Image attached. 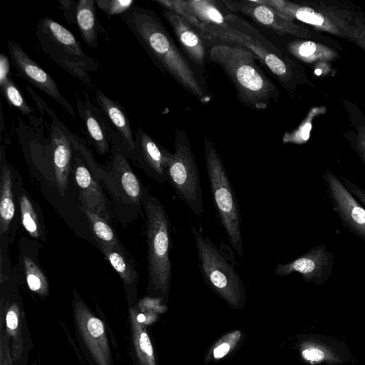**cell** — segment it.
I'll return each mask as SVG.
<instances>
[{
  "instance_id": "1",
  "label": "cell",
  "mask_w": 365,
  "mask_h": 365,
  "mask_svg": "<svg viewBox=\"0 0 365 365\" xmlns=\"http://www.w3.org/2000/svg\"><path fill=\"white\" fill-rule=\"evenodd\" d=\"M121 19L165 74L202 103L211 100L209 91L199 81L192 67L155 11L133 5Z\"/></svg>"
},
{
  "instance_id": "2",
  "label": "cell",
  "mask_w": 365,
  "mask_h": 365,
  "mask_svg": "<svg viewBox=\"0 0 365 365\" xmlns=\"http://www.w3.org/2000/svg\"><path fill=\"white\" fill-rule=\"evenodd\" d=\"M208 55L230 78L238 100L246 107L266 110L278 101L279 89L265 73L257 57L248 49L216 42L210 46Z\"/></svg>"
},
{
  "instance_id": "3",
  "label": "cell",
  "mask_w": 365,
  "mask_h": 365,
  "mask_svg": "<svg viewBox=\"0 0 365 365\" xmlns=\"http://www.w3.org/2000/svg\"><path fill=\"white\" fill-rule=\"evenodd\" d=\"M227 23L228 27L205 24L193 26L210 46L223 42L237 44L250 51L289 92H293L304 80L299 67L244 19L229 11Z\"/></svg>"
},
{
  "instance_id": "4",
  "label": "cell",
  "mask_w": 365,
  "mask_h": 365,
  "mask_svg": "<svg viewBox=\"0 0 365 365\" xmlns=\"http://www.w3.org/2000/svg\"><path fill=\"white\" fill-rule=\"evenodd\" d=\"M147 244V292L167 299L170 287L172 264L170 259L171 225L160 200L148 190L143 202Z\"/></svg>"
},
{
  "instance_id": "5",
  "label": "cell",
  "mask_w": 365,
  "mask_h": 365,
  "mask_svg": "<svg viewBox=\"0 0 365 365\" xmlns=\"http://www.w3.org/2000/svg\"><path fill=\"white\" fill-rule=\"evenodd\" d=\"M191 232L204 280L230 306L241 307L245 300V286L236 268L233 249L225 243L217 247L195 226L191 227Z\"/></svg>"
},
{
  "instance_id": "6",
  "label": "cell",
  "mask_w": 365,
  "mask_h": 365,
  "mask_svg": "<svg viewBox=\"0 0 365 365\" xmlns=\"http://www.w3.org/2000/svg\"><path fill=\"white\" fill-rule=\"evenodd\" d=\"M204 155L213 204L231 247L243 257L241 215L237 198L222 160L212 140L204 138Z\"/></svg>"
},
{
  "instance_id": "7",
  "label": "cell",
  "mask_w": 365,
  "mask_h": 365,
  "mask_svg": "<svg viewBox=\"0 0 365 365\" xmlns=\"http://www.w3.org/2000/svg\"><path fill=\"white\" fill-rule=\"evenodd\" d=\"M36 36L41 50L53 61L85 84L92 85L88 72L96 71L98 65L68 29L44 17L36 25Z\"/></svg>"
},
{
  "instance_id": "8",
  "label": "cell",
  "mask_w": 365,
  "mask_h": 365,
  "mask_svg": "<svg viewBox=\"0 0 365 365\" xmlns=\"http://www.w3.org/2000/svg\"><path fill=\"white\" fill-rule=\"evenodd\" d=\"M174 145L166 168L168 182L188 208L201 217L205 212L199 170L185 131L176 130Z\"/></svg>"
},
{
  "instance_id": "9",
  "label": "cell",
  "mask_w": 365,
  "mask_h": 365,
  "mask_svg": "<svg viewBox=\"0 0 365 365\" xmlns=\"http://www.w3.org/2000/svg\"><path fill=\"white\" fill-rule=\"evenodd\" d=\"M76 339L91 365H113L104 322L85 303L76 289L71 302Z\"/></svg>"
},
{
  "instance_id": "10",
  "label": "cell",
  "mask_w": 365,
  "mask_h": 365,
  "mask_svg": "<svg viewBox=\"0 0 365 365\" xmlns=\"http://www.w3.org/2000/svg\"><path fill=\"white\" fill-rule=\"evenodd\" d=\"M0 330L7 336L15 365H27L34 347L26 313L16 285L1 287Z\"/></svg>"
},
{
  "instance_id": "11",
  "label": "cell",
  "mask_w": 365,
  "mask_h": 365,
  "mask_svg": "<svg viewBox=\"0 0 365 365\" xmlns=\"http://www.w3.org/2000/svg\"><path fill=\"white\" fill-rule=\"evenodd\" d=\"M108 171L115 183L113 206L115 219L127 225L143 214V202L148 188L143 186L125 155L117 148L113 149Z\"/></svg>"
},
{
  "instance_id": "12",
  "label": "cell",
  "mask_w": 365,
  "mask_h": 365,
  "mask_svg": "<svg viewBox=\"0 0 365 365\" xmlns=\"http://www.w3.org/2000/svg\"><path fill=\"white\" fill-rule=\"evenodd\" d=\"M262 1L291 21L297 19L317 29L352 40L357 38L359 28L351 24L348 14L336 7L309 6L285 0Z\"/></svg>"
},
{
  "instance_id": "13",
  "label": "cell",
  "mask_w": 365,
  "mask_h": 365,
  "mask_svg": "<svg viewBox=\"0 0 365 365\" xmlns=\"http://www.w3.org/2000/svg\"><path fill=\"white\" fill-rule=\"evenodd\" d=\"M326 195L342 226L365 242V207L329 169L322 173Z\"/></svg>"
},
{
  "instance_id": "14",
  "label": "cell",
  "mask_w": 365,
  "mask_h": 365,
  "mask_svg": "<svg viewBox=\"0 0 365 365\" xmlns=\"http://www.w3.org/2000/svg\"><path fill=\"white\" fill-rule=\"evenodd\" d=\"M221 2L230 12L245 16L278 34L299 38L312 36L309 30L281 15L262 0H222Z\"/></svg>"
},
{
  "instance_id": "15",
  "label": "cell",
  "mask_w": 365,
  "mask_h": 365,
  "mask_svg": "<svg viewBox=\"0 0 365 365\" xmlns=\"http://www.w3.org/2000/svg\"><path fill=\"white\" fill-rule=\"evenodd\" d=\"M334 264V255L324 244L311 248L288 263H278L274 273L278 277L298 273L304 281L319 284L331 275Z\"/></svg>"
},
{
  "instance_id": "16",
  "label": "cell",
  "mask_w": 365,
  "mask_h": 365,
  "mask_svg": "<svg viewBox=\"0 0 365 365\" xmlns=\"http://www.w3.org/2000/svg\"><path fill=\"white\" fill-rule=\"evenodd\" d=\"M8 51L12 65L21 77L51 97L71 117H76L73 107L63 97L53 78L46 71L31 59L18 43L9 41Z\"/></svg>"
},
{
  "instance_id": "17",
  "label": "cell",
  "mask_w": 365,
  "mask_h": 365,
  "mask_svg": "<svg viewBox=\"0 0 365 365\" xmlns=\"http://www.w3.org/2000/svg\"><path fill=\"white\" fill-rule=\"evenodd\" d=\"M75 150L73 175L81 205L112 224L116 220L113 204L107 198L98 180L86 165L80 152Z\"/></svg>"
},
{
  "instance_id": "18",
  "label": "cell",
  "mask_w": 365,
  "mask_h": 365,
  "mask_svg": "<svg viewBox=\"0 0 365 365\" xmlns=\"http://www.w3.org/2000/svg\"><path fill=\"white\" fill-rule=\"evenodd\" d=\"M163 9L175 12L192 26L205 24L228 27V10L221 1L214 0H156Z\"/></svg>"
},
{
  "instance_id": "19",
  "label": "cell",
  "mask_w": 365,
  "mask_h": 365,
  "mask_svg": "<svg viewBox=\"0 0 365 365\" xmlns=\"http://www.w3.org/2000/svg\"><path fill=\"white\" fill-rule=\"evenodd\" d=\"M135 160L145 173L158 182L168 181L166 168L173 155L140 127L135 133Z\"/></svg>"
},
{
  "instance_id": "20",
  "label": "cell",
  "mask_w": 365,
  "mask_h": 365,
  "mask_svg": "<svg viewBox=\"0 0 365 365\" xmlns=\"http://www.w3.org/2000/svg\"><path fill=\"white\" fill-rule=\"evenodd\" d=\"M53 121L51 125L50 135L54 181L59 194L64 197L68 185L71 170L73 145L66 128L52 113Z\"/></svg>"
},
{
  "instance_id": "21",
  "label": "cell",
  "mask_w": 365,
  "mask_h": 365,
  "mask_svg": "<svg viewBox=\"0 0 365 365\" xmlns=\"http://www.w3.org/2000/svg\"><path fill=\"white\" fill-rule=\"evenodd\" d=\"M162 14L188 58L197 66H205L209 44L200 31L174 11L163 9Z\"/></svg>"
},
{
  "instance_id": "22",
  "label": "cell",
  "mask_w": 365,
  "mask_h": 365,
  "mask_svg": "<svg viewBox=\"0 0 365 365\" xmlns=\"http://www.w3.org/2000/svg\"><path fill=\"white\" fill-rule=\"evenodd\" d=\"M98 245L107 260L119 274L129 306L134 305L137 299L139 274L131 255L124 247H113L102 243Z\"/></svg>"
},
{
  "instance_id": "23",
  "label": "cell",
  "mask_w": 365,
  "mask_h": 365,
  "mask_svg": "<svg viewBox=\"0 0 365 365\" xmlns=\"http://www.w3.org/2000/svg\"><path fill=\"white\" fill-rule=\"evenodd\" d=\"M95 95L101 111L119 133L131 159L135 162V137L125 109L118 102L110 99L99 89H96Z\"/></svg>"
},
{
  "instance_id": "24",
  "label": "cell",
  "mask_w": 365,
  "mask_h": 365,
  "mask_svg": "<svg viewBox=\"0 0 365 365\" xmlns=\"http://www.w3.org/2000/svg\"><path fill=\"white\" fill-rule=\"evenodd\" d=\"M128 321L132 352L137 365H157L149 334L134 305L129 306Z\"/></svg>"
},
{
  "instance_id": "25",
  "label": "cell",
  "mask_w": 365,
  "mask_h": 365,
  "mask_svg": "<svg viewBox=\"0 0 365 365\" xmlns=\"http://www.w3.org/2000/svg\"><path fill=\"white\" fill-rule=\"evenodd\" d=\"M8 163L1 160L0 175V236L7 237L15 215L14 177Z\"/></svg>"
},
{
  "instance_id": "26",
  "label": "cell",
  "mask_w": 365,
  "mask_h": 365,
  "mask_svg": "<svg viewBox=\"0 0 365 365\" xmlns=\"http://www.w3.org/2000/svg\"><path fill=\"white\" fill-rule=\"evenodd\" d=\"M96 1L80 0L76 6V21L83 41L90 47L98 46Z\"/></svg>"
},
{
  "instance_id": "27",
  "label": "cell",
  "mask_w": 365,
  "mask_h": 365,
  "mask_svg": "<svg viewBox=\"0 0 365 365\" xmlns=\"http://www.w3.org/2000/svg\"><path fill=\"white\" fill-rule=\"evenodd\" d=\"M23 274L27 287L41 298L48 296L49 284L47 277L38 262L31 256L21 255Z\"/></svg>"
},
{
  "instance_id": "28",
  "label": "cell",
  "mask_w": 365,
  "mask_h": 365,
  "mask_svg": "<svg viewBox=\"0 0 365 365\" xmlns=\"http://www.w3.org/2000/svg\"><path fill=\"white\" fill-rule=\"evenodd\" d=\"M287 49L295 58L306 63L326 61L336 58V53L330 48L311 41H292L287 45Z\"/></svg>"
},
{
  "instance_id": "29",
  "label": "cell",
  "mask_w": 365,
  "mask_h": 365,
  "mask_svg": "<svg viewBox=\"0 0 365 365\" xmlns=\"http://www.w3.org/2000/svg\"><path fill=\"white\" fill-rule=\"evenodd\" d=\"M78 207L86 215L92 235L97 244L102 243L118 247H123L110 222L93 211L81 205Z\"/></svg>"
},
{
  "instance_id": "30",
  "label": "cell",
  "mask_w": 365,
  "mask_h": 365,
  "mask_svg": "<svg viewBox=\"0 0 365 365\" xmlns=\"http://www.w3.org/2000/svg\"><path fill=\"white\" fill-rule=\"evenodd\" d=\"M19 188V203L21 223L26 232L34 238L43 240V231L37 210L21 185Z\"/></svg>"
},
{
  "instance_id": "31",
  "label": "cell",
  "mask_w": 365,
  "mask_h": 365,
  "mask_svg": "<svg viewBox=\"0 0 365 365\" xmlns=\"http://www.w3.org/2000/svg\"><path fill=\"white\" fill-rule=\"evenodd\" d=\"M76 98L78 109L81 110V116L83 119L86 132L91 143L100 155H105L109 152L110 148L101 125L93 112L88 108L82 105L78 97Z\"/></svg>"
},
{
  "instance_id": "32",
  "label": "cell",
  "mask_w": 365,
  "mask_h": 365,
  "mask_svg": "<svg viewBox=\"0 0 365 365\" xmlns=\"http://www.w3.org/2000/svg\"><path fill=\"white\" fill-rule=\"evenodd\" d=\"M0 88L1 94L11 106L15 108L24 115H29L32 113V108L27 103L12 79L9 78L4 83L0 84Z\"/></svg>"
},
{
  "instance_id": "33",
  "label": "cell",
  "mask_w": 365,
  "mask_h": 365,
  "mask_svg": "<svg viewBox=\"0 0 365 365\" xmlns=\"http://www.w3.org/2000/svg\"><path fill=\"white\" fill-rule=\"evenodd\" d=\"M241 337V332L235 330L222 337L215 346L212 354L215 359H220L227 355L236 346Z\"/></svg>"
},
{
  "instance_id": "34",
  "label": "cell",
  "mask_w": 365,
  "mask_h": 365,
  "mask_svg": "<svg viewBox=\"0 0 365 365\" xmlns=\"http://www.w3.org/2000/svg\"><path fill=\"white\" fill-rule=\"evenodd\" d=\"M98 7L109 16L123 14L135 4L134 0H98Z\"/></svg>"
},
{
  "instance_id": "35",
  "label": "cell",
  "mask_w": 365,
  "mask_h": 365,
  "mask_svg": "<svg viewBox=\"0 0 365 365\" xmlns=\"http://www.w3.org/2000/svg\"><path fill=\"white\" fill-rule=\"evenodd\" d=\"M0 365H15L9 339L1 330H0Z\"/></svg>"
},
{
  "instance_id": "36",
  "label": "cell",
  "mask_w": 365,
  "mask_h": 365,
  "mask_svg": "<svg viewBox=\"0 0 365 365\" xmlns=\"http://www.w3.org/2000/svg\"><path fill=\"white\" fill-rule=\"evenodd\" d=\"M339 178L348 190L365 207V190L345 177L339 176Z\"/></svg>"
},
{
  "instance_id": "37",
  "label": "cell",
  "mask_w": 365,
  "mask_h": 365,
  "mask_svg": "<svg viewBox=\"0 0 365 365\" xmlns=\"http://www.w3.org/2000/svg\"><path fill=\"white\" fill-rule=\"evenodd\" d=\"M353 147L365 163V126L359 128Z\"/></svg>"
},
{
  "instance_id": "38",
  "label": "cell",
  "mask_w": 365,
  "mask_h": 365,
  "mask_svg": "<svg viewBox=\"0 0 365 365\" xmlns=\"http://www.w3.org/2000/svg\"><path fill=\"white\" fill-rule=\"evenodd\" d=\"M10 64L9 61L4 53L0 55V84L6 81L9 77Z\"/></svg>"
},
{
  "instance_id": "39",
  "label": "cell",
  "mask_w": 365,
  "mask_h": 365,
  "mask_svg": "<svg viewBox=\"0 0 365 365\" xmlns=\"http://www.w3.org/2000/svg\"><path fill=\"white\" fill-rule=\"evenodd\" d=\"M304 359L311 361H319L324 358V353L319 349L307 348L302 353Z\"/></svg>"
},
{
  "instance_id": "40",
  "label": "cell",
  "mask_w": 365,
  "mask_h": 365,
  "mask_svg": "<svg viewBox=\"0 0 365 365\" xmlns=\"http://www.w3.org/2000/svg\"><path fill=\"white\" fill-rule=\"evenodd\" d=\"M31 365H37L36 361H33Z\"/></svg>"
}]
</instances>
